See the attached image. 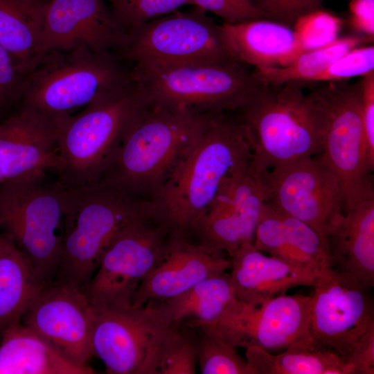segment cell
<instances>
[{
    "label": "cell",
    "instance_id": "cell-4",
    "mask_svg": "<svg viewBox=\"0 0 374 374\" xmlns=\"http://www.w3.org/2000/svg\"><path fill=\"white\" fill-rule=\"evenodd\" d=\"M127 64L116 53L84 46L48 51L26 75L18 107L35 110L61 127L75 109L132 86Z\"/></svg>",
    "mask_w": 374,
    "mask_h": 374
},
{
    "label": "cell",
    "instance_id": "cell-9",
    "mask_svg": "<svg viewBox=\"0 0 374 374\" xmlns=\"http://www.w3.org/2000/svg\"><path fill=\"white\" fill-rule=\"evenodd\" d=\"M144 103L134 82L71 115L60 127L57 140L62 163L58 180L67 187L94 184Z\"/></svg>",
    "mask_w": 374,
    "mask_h": 374
},
{
    "label": "cell",
    "instance_id": "cell-24",
    "mask_svg": "<svg viewBox=\"0 0 374 374\" xmlns=\"http://www.w3.org/2000/svg\"><path fill=\"white\" fill-rule=\"evenodd\" d=\"M49 0H0V46L27 75L42 58L41 42Z\"/></svg>",
    "mask_w": 374,
    "mask_h": 374
},
{
    "label": "cell",
    "instance_id": "cell-5",
    "mask_svg": "<svg viewBox=\"0 0 374 374\" xmlns=\"http://www.w3.org/2000/svg\"><path fill=\"white\" fill-rule=\"evenodd\" d=\"M156 211L151 199L98 184L67 187L56 278L83 287L94 274L116 235L134 220Z\"/></svg>",
    "mask_w": 374,
    "mask_h": 374
},
{
    "label": "cell",
    "instance_id": "cell-18",
    "mask_svg": "<svg viewBox=\"0 0 374 374\" xmlns=\"http://www.w3.org/2000/svg\"><path fill=\"white\" fill-rule=\"evenodd\" d=\"M229 267L231 261L222 252L173 235L163 258L136 290L131 308L177 296L199 282L224 272Z\"/></svg>",
    "mask_w": 374,
    "mask_h": 374
},
{
    "label": "cell",
    "instance_id": "cell-33",
    "mask_svg": "<svg viewBox=\"0 0 374 374\" xmlns=\"http://www.w3.org/2000/svg\"><path fill=\"white\" fill-rule=\"evenodd\" d=\"M342 24L340 17L319 8L299 18L292 28L303 53L337 39Z\"/></svg>",
    "mask_w": 374,
    "mask_h": 374
},
{
    "label": "cell",
    "instance_id": "cell-35",
    "mask_svg": "<svg viewBox=\"0 0 374 374\" xmlns=\"http://www.w3.org/2000/svg\"><path fill=\"white\" fill-rule=\"evenodd\" d=\"M26 76L11 55L0 46V117L19 105Z\"/></svg>",
    "mask_w": 374,
    "mask_h": 374
},
{
    "label": "cell",
    "instance_id": "cell-12",
    "mask_svg": "<svg viewBox=\"0 0 374 374\" xmlns=\"http://www.w3.org/2000/svg\"><path fill=\"white\" fill-rule=\"evenodd\" d=\"M256 173L267 204L310 226L328 243L330 231L344 214L343 198L321 154Z\"/></svg>",
    "mask_w": 374,
    "mask_h": 374
},
{
    "label": "cell",
    "instance_id": "cell-38",
    "mask_svg": "<svg viewBox=\"0 0 374 374\" xmlns=\"http://www.w3.org/2000/svg\"><path fill=\"white\" fill-rule=\"evenodd\" d=\"M361 83V114L366 154L374 170V72L363 77Z\"/></svg>",
    "mask_w": 374,
    "mask_h": 374
},
{
    "label": "cell",
    "instance_id": "cell-20",
    "mask_svg": "<svg viewBox=\"0 0 374 374\" xmlns=\"http://www.w3.org/2000/svg\"><path fill=\"white\" fill-rule=\"evenodd\" d=\"M220 30L233 58L255 70L287 66L303 53L293 28L274 21L223 22Z\"/></svg>",
    "mask_w": 374,
    "mask_h": 374
},
{
    "label": "cell",
    "instance_id": "cell-14",
    "mask_svg": "<svg viewBox=\"0 0 374 374\" xmlns=\"http://www.w3.org/2000/svg\"><path fill=\"white\" fill-rule=\"evenodd\" d=\"M140 308L93 307L92 354L112 374H154L159 348L171 326L151 304Z\"/></svg>",
    "mask_w": 374,
    "mask_h": 374
},
{
    "label": "cell",
    "instance_id": "cell-37",
    "mask_svg": "<svg viewBox=\"0 0 374 374\" xmlns=\"http://www.w3.org/2000/svg\"><path fill=\"white\" fill-rule=\"evenodd\" d=\"M190 1L193 6L218 16L224 22L238 23L263 18L253 0Z\"/></svg>",
    "mask_w": 374,
    "mask_h": 374
},
{
    "label": "cell",
    "instance_id": "cell-34",
    "mask_svg": "<svg viewBox=\"0 0 374 374\" xmlns=\"http://www.w3.org/2000/svg\"><path fill=\"white\" fill-rule=\"evenodd\" d=\"M371 72H374V46L360 45L337 58L312 82L345 81Z\"/></svg>",
    "mask_w": 374,
    "mask_h": 374
},
{
    "label": "cell",
    "instance_id": "cell-16",
    "mask_svg": "<svg viewBox=\"0 0 374 374\" xmlns=\"http://www.w3.org/2000/svg\"><path fill=\"white\" fill-rule=\"evenodd\" d=\"M93 307L82 288L56 278L24 314L21 322L38 332L70 360L88 366Z\"/></svg>",
    "mask_w": 374,
    "mask_h": 374
},
{
    "label": "cell",
    "instance_id": "cell-40",
    "mask_svg": "<svg viewBox=\"0 0 374 374\" xmlns=\"http://www.w3.org/2000/svg\"><path fill=\"white\" fill-rule=\"evenodd\" d=\"M350 26L366 35H374V0H350L349 3Z\"/></svg>",
    "mask_w": 374,
    "mask_h": 374
},
{
    "label": "cell",
    "instance_id": "cell-21",
    "mask_svg": "<svg viewBox=\"0 0 374 374\" xmlns=\"http://www.w3.org/2000/svg\"><path fill=\"white\" fill-rule=\"evenodd\" d=\"M334 265L355 276L366 289L374 285V197L344 213L328 235Z\"/></svg>",
    "mask_w": 374,
    "mask_h": 374
},
{
    "label": "cell",
    "instance_id": "cell-15",
    "mask_svg": "<svg viewBox=\"0 0 374 374\" xmlns=\"http://www.w3.org/2000/svg\"><path fill=\"white\" fill-rule=\"evenodd\" d=\"M311 296L310 335L315 345L346 355L373 326V305L366 288L353 274L321 270Z\"/></svg>",
    "mask_w": 374,
    "mask_h": 374
},
{
    "label": "cell",
    "instance_id": "cell-36",
    "mask_svg": "<svg viewBox=\"0 0 374 374\" xmlns=\"http://www.w3.org/2000/svg\"><path fill=\"white\" fill-rule=\"evenodd\" d=\"M264 19L293 27L296 20L321 8V0H253Z\"/></svg>",
    "mask_w": 374,
    "mask_h": 374
},
{
    "label": "cell",
    "instance_id": "cell-6",
    "mask_svg": "<svg viewBox=\"0 0 374 374\" xmlns=\"http://www.w3.org/2000/svg\"><path fill=\"white\" fill-rule=\"evenodd\" d=\"M130 66L146 103L197 114L236 111L261 84L239 62Z\"/></svg>",
    "mask_w": 374,
    "mask_h": 374
},
{
    "label": "cell",
    "instance_id": "cell-23",
    "mask_svg": "<svg viewBox=\"0 0 374 374\" xmlns=\"http://www.w3.org/2000/svg\"><path fill=\"white\" fill-rule=\"evenodd\" d=\"M48 283L14 241L3 231L0 232V335L21 321Z\"/></svg>",
    "mask_w": 374,
    "mask_h": 374
},
{
    "label": "cell",
    "instance_id": "cell-26",
    "mask_svg": "<svg viewBox=\"0 0 374 374\" xmlns=\"http://www.w3.org/2000/svg\"><path fill=\"white\" fill-rule=\"evenodd\" d=\"M249 374H347L343 357L312 342H297L273 355L258 347L246 348Z\"/></svg>",
    "mask_w": 374,
    "mask_h": 374
},
{
    "label": "cell",
    "instance_id": "cell-3",
    "mask_svg": "<svg viewBox=\"0 0 374 374\" xmlns=\"http://www.w3.org/2000/svg\"><path fill=\"white\" fill-rule=\"evenodd\" d=\"M303 84H260L235 111L255 172L322 152L320 120L303 92Z\"/></svg>",
    "mask_w": 374,
    "mask_h": 374
},
{
    "label": "cell",
    "instance_id": "cell-8",
    "mask_svg": "<svg viewBox=\"0 0 374 374\" xmlns=\"http://www.w3.org/2000/svg\"><path fill=\"white\" fill-rule=\"evenodd\" d=\"M67 187L44 177L0 184V229L28 257L39 276L50 283L57 276Z\"/></svg>",
    "mask_w": 374,
    "mask_h": 374
},
{
    "label": "cell",
    "instance_id": "cell-2",
    "mask_svg": "<svg viewBox=\"0 0 374 374\" xmlns=\"http://www.w3.org/2000/svg\"><path fill=\"white\" fill-rule=\"evenodd\" d=\"M206 114L145 100L94 184L152 200L195 139Z\"/></svg>",
    "mask_w": 374,
    "mask_h": 374
},
{
    "label": "cell",
    "instance_id": "cell-25",
    "mask_svg": "<svg viewBox=\"0 0 374 374\" xmlns=\"http://www.w3.org/2000/svg\"><path fill=\"white\" fill-rule=\"evenodd\" d=\"M235 298L230 274L225 271L207 278L182 294L161 301L152 308L166 326L188 319L190 327L216 321Z\"/></svg>",
    "mask_w": 374,
    "mask_h": 374
},
{
    "label": "cell",
    "instance_id": "cell-13",
    "mask_svg": "<svg viewBox=\"0 0 374 374\" xmlns=\"http://www.w3.org/2000/svg\"><path fill=\"white\" fill-rule=\"evenodd\" d=\"M310 304L311 296L302 294H284L260 303L235 298L216 321L198 328L234 348L258 347L269 352L286 349L297 342L313 343Z\"/></svg>",
    "mask_w": 374,
    "mask_h": 374
},
{
    "label": "cell",
    "instance_id": "cell-1",
    "mask_svg": "<svg viewBox=\"0 0 374 374\" xmlns=\"http://www.w3.org/2000/svg\"><path fill=\"white\" fill-rule=\"evenodd\" d=\"M251 160L236 116L207 113L199 132L152 198L157 216L185 237L208 211L226 179Z\"/></svg>",
    "mask_w": 374,
    "mask_h": 374
},
{
    "label": "cell",
    "instance_id": "cell-28",
    "mask_svg": "<svg viewBox=\"0 0 374 374\" xmlns=\"http://www.w3.org/2000/svg\"><path fill=\"white\" fill-rule=\"evenodd\" d=\"M253 244L260 251L271 256L298 265L319 269L292 247L287 237L279 212L266 202L256 228Z\"/></svg>",
    "mask_w": 374,
    "mask_h": 374
},
{
    "label": "cell",
    "instance_id": "cell-30",
    "mask_svg": "<svg viewBox=\"0 0 374 374\" xmlns=\"http://www.w3.org/2000/svg\"><path fill=\"white\" fill-rule=\"evenodd\" d=\"M196 342L197 357L202 374H249L247 362L235 348L215 335L202 331Z\"/></svg>",
    "mask_w": 374,
    "mask_h": 374
},
{
    "label": "cell",
    "instance_id": "cell-22",
    "mask_svg": "<svg viewBox=\"0 0 374 374\" xmlns=\"http://www.w3.org/2000/svg\"><path fill=\"white\" fill-rule=\"evenodd\" d=\"M21 321L0 335V374H91Z\"/></svg>",
    "mask_w": 374,
    "mask_h": 374
},
{
    "label": "cell",
    "instance_id": "cell-27",
    "mask_svg": "<svg viewBox=\"0 0 374 374\" xmlns=\"http://www.w3.org/2000/svg\"><path fill=\"white\" fill-rule=\"evenodd\" d=\"M364 41V38L358 36L338 37L325 46L302 53L287 66L254 71L263 84L276 86L287 82H312L337 58Z\"/></svg>",
    "mask_w": 374,
    "mask_h": 374
},
{
    "label": "cell",
    "instance_id": "cell-41",
    "mask_svg": "<svg viewBox=\"0 0 374 374\" xmlns=\"http://www.w3.org/2000/svg\"><path fill=\"white\" fill-rule=\"evenodd\" d=\"M4 183H5L4 179L3 178L1 174L0 173V184H4Z\"/></svg>",
    "mask_w": 374,
    "mask_h": 374
},
{
    "label": "cell",
    "instance_id": "cell-29",
    "mask_svg": "<svg viewBox=\"0 0 374 374\" xmlns=\"http://www.w3.org/2000/svg\"><path fill=\"white\" fill-rule=\"evenodd\" d=\"M172 325L157 352L154 374H194L196 342Z\"/></svg>",
    "mask_w": 374,
    "mask_h": 374
},
{
    "label": "cell",
    "instance_id": "cell-44",
    "mask_svg": "<svg viewBox=\"0 0 374 374\" xmlns=\"http://www.w3.org/2000/svg\"><path fill=\"white\" fill-rule=\"evenodd\" d=\"M49 1H51V0H49Z\"/></svg>",
    "mask_w": 374,
    "mask_h": 374
},
{
    "label": "cell",
    "instance_id": "cell-42",
    "mask_svg": "<svg viewBox=\"0 0 374 374\" xmlns=\"http://www.w3.org/2000/svg\"><path fill=\"white\" fill-rule=\"evenodd\" d=\"M2 224H3V222L0 220V228L2 226Z\"/></svg>",
    "mask_w": 374,
    "mask_h": 374
},
{
    "label": "cell",
    "instance_id": "cell-43",
    "mask_svg": "<svg viewBox=\"0 0 374 374\" xmlns=\"http://www.w3.org/2000/svg\"><path fill=\"white\" fill-rule=\"evenodd\" d=\"M322 1H323L324 0H321Z\"/></svg>",
    "mask_w": 374,
    "mask_h": 374
},
{
    "label": "cell",
    "instance_id": "cell-31",
    "mask_svg": "<svg viewBox=\"0 0 374 374\" xmlns=\"http://www.w3.org/2000/svg\"><path fill=\"white\" fill-rule=\"evenodd\" d=\"M118 22L127 33L145 23L170 14L186 6L190 0H107Z\"/></svg>",
    "mask_w": 374,
    "mask_h": 374
},
{
    "label": "cell",
    "instance_id": "cell-10",
    "mask_svg": "<svg viewBox=\"0 0 374 374\" xmlns=\"http://www.w3.org/2000/svg\"><path fill=\"white\" fill-rule=\"evenodd\" d=\"M173 233L156 212L129 223L104 251L89 282L82 287L98 308H131L143 280L164 256Z\"/></svg>",
    "mask_w": 374,
    "mask_h": 374
},
{
    "label": "cell",
    "instance_id": "cell-39",
    "mask_svg": "<svg viewBox=\"0 0 374 374\" xmlns=\"http://www.w3.org/2000/svg\"><path fill=\"white\" fill-rule=\"evenodd\" d=\"M347 374L374 373V326L371 327L342 357Z\"/></svg>",
    "mask_w": 374,
    "mask_h": 374
},
{
    "label": "cell",
    "instance_id": "cell-11",
    "mask_svg": "<svg viewBox=\"0 0 374 374\" xmlns=\"http://www.w3.org/2000/svg\"><path fill=\"white\" fill-rule=\"evenodd\" d=\"M145 23L128 33L119 57L130 66L238 62L228 51L220 25L193 6Z\"/></svg>",
    "mask_w": 374,
    "mask_h": 374
},
{
    "label": "cell",
    "instance_id": "cell-19",
    "mask_svg": "<svg viewBox=\"0 0 374 374\" xmlns=\"http://www.w3.org/2000/svg\"><path fill=\"white\" fill-rule=\"evenodd\" d=\"M230 261L235 298L246 303H260L296 286H312L321 271L267 256L252 243L242 245Z\"/></svg>",
    "mask_w": 374,
    "mask_h": 374
},
{
    "label": "cell",
    "instance_id": "cell-32",
    "mask_svg": "<svg viewBox=\"0 0 374 374\" xmlns=\"http://www.w3.org/2000/svg\"><path fill=\"white\" fill-rule=\"evenodd\" d=\"M279 213L292 247L319 270L332 267L334 263L328 244L321 235L307 224Z\"/></svg>",
    "mask_w": 374,
    "mask_h": 374
},
{
    "label": "cell",
    "instance_id": "cell-17",
    "mask_svg": "<svg viewBox=\"0 0 374 374\" xmlns=\"http://www.w3.org/2000/svg\"><path fill=\"white\" fill-rule=\"evenodd\" d=\"M127 39V32L105 0H51L45 12L41 55L84 46L119 55Z\"/></svg>",
    "mask_w": 374,
    "mask_h": 374
},
{
    "label": "cell",
    "instance_id": "cell-7",
    "mask_svg": "<svg viewBox=\"0 0 374 374\" xmlns=\"http://www.w3.org/2000/svg\"><path fill=\"white\" fill-rule=\"evenodd\" d=\"M306 96L319 117L321 154L339 181L345 213L374 197V170L367 160L362 121L361 83L326 82Z\"/></svg>",
    "mask_w": 374,
    "mask_h": 374
}]
</instances>
